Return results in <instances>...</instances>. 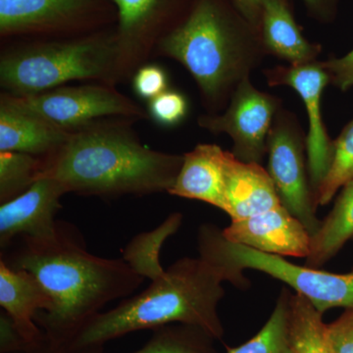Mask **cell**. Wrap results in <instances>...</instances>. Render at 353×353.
Returning <instances> with one entry per match:
<instances>
[{"label":"cell","instance_id":"cell-22","mask_svg":"<svg viewBox=\"0 0 353 353\" xmlns=\"http://www.w3.org/2000/svg\"><path fill=\"white\" fill-rule=\"evenodd\" d=\"M214 339L205 331L190 325L172 324L154 330L150 340L132 353H218ZM81 353H103L95 347Z\"/></svg>","mask_w":353,"mask_h":353},{"label":"cell","instance_id":"cell-2","mask_svg":"<svg viewBox=\"0 0 353 353\" xmlns=\"http://www.w3.org/2000/svg\"><path fill=\"white\" fill-rule=\"evenodd\" d=\"M128 118L97 120L72 131L61 148L41 158L43 176L60 183L66 194L115 197L168 192L183 155L143 145Z\"/></svg>","mask_w":353,"mask_h":353},{"label":"cell","instance_id":"cell-14","mask_svg":"<svg viewBox=\"0 0 353 353\" xmlns=\"http://www.w3.org/2000/svg\"><path fill=\"white\" fill-rule=\"evenodd\" d=\"M66 194L60 183L41 176L31 188L0 206V248L18 236L46 238L55 233L60 199Z\"/></svg>","mask_w":353,"mask_h":353},{"label":"cell","instance_id":"cell-10","mask_svg":"<svg viewBox=\"0 0 353 353\" xmlns=\"http://www.w3.org/2000/svg\"><path fill=\"white\" fill-rule=\"evenodd\" d=\"M11 97L22 108L69 132L105 118L139 121L150 116L116 85L105 83L67 85L38 94Z\"/></svg>","mask_w":353,"mask_h":353},{"label":"cell","instance_id":"cell-21","mask_svg":"<svg viewBox=\"0 0 353 353\" xmlns=\"http://www.w3.org/2000/svg\"><path fill=\"white\" fill-rule=\"evenodd\" d=\"M323 314L299 294H290V340L292 353H331Z\"/></svg>","mask_w":353,"mask_h":353},{"label":"cell","instance_id":"cell-17","mask_svg":"<svg viewBox=\"0 0 353 353\" xmlns=\"http://www.w3.org/2000/svg\"><path fill=\"white\" fill-rule=\"evenodd\" d=\"M50 296L32 274L0 261V305L27 343H41L46 334L36 323L39 311L51 307Z\"/></svg>","mask_w":353,"mask_h":353},{"label":"cell","instance_id":"cell-16","mask_svg":"<svg viewBox=\"0 0 353 353\" xmlns=\"http://www.w3.org/2000/svg\"><path fill=\"white\" fill-rule=\"evenodd\" d=\"M226 152L219 145L201 143L185 153L181 170L168 194L205 202L224 211Z\"/></svg>","mask_w":353,"mask_h":353},{"label":"cell","instance_id":"cell-6","mask_svg":"<svg viewBox=\"0 0 353 353\" xmlns=\"http://www.w3.org/2000/svg\"><path fill=\"white\" fill-rule=\"evenodd\" d=\"M197 243L199 256L220 274L224 282L239 289L250 287V281L243 276V271L250 269L290 285L322 314L330 309L353 307V270L336 274L307 265L301 266L280 255L231 243L223 236L222 230L212 224L199 227Z\"/></svg>","mask_w":353,"mask_h":353},{"label":"cell","instance_id":"cell-27","mask_svg":"<svg viewBox=\"0 0 353 353\" xmlns=\"http://www.w3.org/2000/svg\"><path fill=\"white\" fill-rule=\"evenodd\" d=\"M188 112L187 97L178 90H165L148 103V115L161 126L173 127L181 124Z\"/></svg>","mask_w":353,"mask_h":353},{"label":"cell","instance_id":"cell-24","mask_svg":"<svg viewBox=\"0 0 353 353\" xmlns=\"http://www.w3.org/2000/svg\"><path fill=\"white\" fill-rule=\"evenodd\" d=\"M183 216L174 213L162 226L152 233L139 234L127 246L123 259L143 277L154 279L164 271L159 263L160 248L182 224Z\"/></svg>","mask_w":353,"mask_h":353},{"label":"cell","instance_id":"cell-7","mask_svg":"<svg viewBox=\"0 0 353 353\" xmlns=\"http://www.w3.org/2000/svg\"><path fill=\"white\" fill-rule=\"evenodd\" d=\"M112 0H0V39H65L116 27Z\"/></svg>","mask_w":353,"mask_h":353},{"label":"cell","instance_id":"cell-5","mask_svg":"<svg viewBox=\"0 0 353 353\" xmlns=\"http://www.w3.org/2000/svg\"><path fill=\"white\" fill-rule=\"evenodd\" d=\"M75 81L119 83L116 27L75 38L1 41L4 94L28 97Z\"/></svg>","mask_w":353,"mask_h":353},{"label":"cell","instance_id":"cell-11","mask_svg":"<svg viewBox=\"0 0 353 353\" xmlns=\"http://www.w3.org/2000/svg\"><path fill=\"white\" fill-rule=\"evenodd\" d=\"M282 101L262 92L250 79L234 90L224 111L202 114L197 124L211 134H225L233 141L232 153L245 163L261 164L267 155V141Z\"/></svg>","mask_w":353,"mask_h":353},{"label":"cell","instance_id":"cell-34","mask_svg":"<svg viewBox=\"0 0 353 353\" xmlns=\"http://www.w3.org/2000/svg\"><path fill=\"white\" fill-rule=\"evenodd\" d=\"M353 241V240H352Z\"/></svg>","mask_w":353,"mask_h":353},{"label":"cell","instance_id":"cell-18","mask_svg":"<svg viewBox=\"0 0 353 353\" xmlns=\"http://www.w3.org/2000/svg\"><path fill=\"white\" fill-rule=\"evenodd\" d=\"M225 174L224 212L232 220L243 219L282 205L275 185L261 164L245 163L227 152Z\"/></svg>","mask_w":353,"mask_h":353},{"label":"cell","instance_id":"cell-15","mask_svg":"<svg viewBox=\"0 0 353 353\" xmlns=\"http://www.w3.org/2000/svg\"><path fill=\"white\" fill-rule=\"evenodd\" d=\"M70 134L71 132L22 108L10 94H0V152H21L46 158L61 148Z\"/></svg>","mask_w":353,"mask_h":353},{"label":"cell","instance_id":"cell-26","mask_svg":"<svg viewBox=\"0 0 353 353\" xmlns=\"http://www.w3.org/2000/svg\"><path fill=\"white\" fill-rule=\"evenodd\" d=\"M353 179V119L334 139L331 163L315 194L317 208L328 205Z\"/></svg>","mask_w":353,"mask_h":353},{"label":"cell","instance_id":"cell-28","mask_svg":"<svg viewBox=\"0 0 353 353\" xmlns=\"http://www.w3.org/2000/svg\"><path fill=\"white\" fill-rule=\"evenodd\" d=\"M132 88L141 99L150 101L168 90V76L163 68L155 64H145L132 78Z\"/></svg>","mask_w":353,"mask_h":353},{"label":"cell","instance_id":"cell-30","mask_svg":"<svg viewBox=\"0 0 353 353\" xmlns=\"http://www.w3.org/2000/svg\"><path fill=\"white\" fill-rule=\"evenodd\" d=\"M330 79V85L341 92H347L353 88V48L341 57H332L321 61Z\"/></svg>","mask_w":353,"mask_h":353},{"label":"cell","instance_id":"cell-9","mask_svg":"<svg viewBox=\"0 0 353 353\" xmlns=\"http://www.w3.org/2000/svg\"><path fill=\"white\" fill-rule=\"evenodd\" d=\"M117 9L116 38L119 83L132 78L155 57L158 46L175 31L196 0H112Z\"/></svg>","mask_w":353,"mask_h":353},{"label":"cell","instance_id":"cell-3","mask_svg":"<svg viewBox=\"0 0 353 353\" xmlns=\"http://www.w3.org/2000/svg\"><path fill=\"white\" fill-rule=\"evenodd\" d=\"M157 57L183 65L196 83L206 113L218 114L268 53L259 30L232 0H196L187 19L158 46Z\"/></svg>","mask_w":353,"mask_h":353},{"label":"cell","instance_id":"cell-12","mask_svg":"<svg viewBox=\"0 0 353 353\" xmlns=\"http://www.w3.org/2000/svg\"><path fill=\"white\" fill-rule=\"evenodd\" d=\"M270 87H289L306 108L308 170L314 199L331 163L334 141L330 138L322 114V97L330 79L321 61L299 65H277L263 72ZM316 203V202H315Z\"/></svg>","mask_w":353,"mask_h":353},{"label":"cell","instance_id":"cell-19","mask_svg":"<svg viewBox=\"0 0 353 353\" xmlns=\"http://www.w3.org/2000/svg\"><path fill=\"white\" fill-rule=\"evenodd\" d=\"M259 34L268 55L290 65L317 61L321 44L309 41L297 24L292 0H269L260 20Z\"/></svg>","mask_w":353,"mask_h":353},{"label":"cell","instance_id":"cell-1","mask_svg":"<svg viewBox=\"0 0 353 353\" xmlns=\"http://www.w3.org/2000/svg\"><path fill=\"white\" fill-rule=\"evenodd\" d=\"M0 261L32 274L50 296L51 307L36 323L60 352L106 304L126 299L145 277L124 259H102L88 252L76 227L57 221L46 238L18 236L1 248Z\"/></svg>","mask_w":353,"mask_h":353},{"label":"cell","instance_id":"cell-31","mask_svg":"<svg viewBox=\"0 0 353 353\" xmlns=\"http://www.w3.org/2000/svg\"><path fill=\"white\" fill-rule=\"evenodd\" d=\"M309 17L321 24H330L336 19L341 0H301Z\"/></svg>","mask_w":353,"mask_h":353},{"label":"cell","instance_id":"cell-25","mask_svg":"<svg viewBox=\"0 0 353 353\" xmlns=\"http://www.w3.org/2000/svg\"><path fill=\"white\" fill-rule=\"evenodd\" d=\"M43 159L26 153L0 152V203L19 196L43 176Z\"/></svg>","mask_w":353,"mask_h":353},{"label":"cell","instance_id":"cell-23","mask_svg":"<svg viewBox=\"0 0 353 353\" xmlns=\"http://www.w3.org/2000/svg\"><path fill=\"white\" fill-rule=\"evenodd\" d=\"M290 294L281 290L273 312L261 330L250 341L227 353H292L290 340Z\"/></svg>","mask_w":353,"mask_h":353},{"label":"cell","instance_id":"cell-33","mask_svg":"<svg viewBox=\"0 0 353 353\" xmlns=\"http://www.w3.org/2000/svg\"><path fill=\"white\" fill-rule=\"evenodd\" d=\"M7 353H61L57 348L53 347L48 341V338H44L43 341L38 345H32V347L26 348V350H18V352H7Z\"/></svg>","mask_w":353,"mask_h":353},{"label":"cell","instance_id":"cell-4","mask_svg":"<svg viewBox=\"0 0 353 353\" xmlns=\"http://www.w3.org/2000/svg\"><path fill=\"white\" fill-rule=\"evenodd\" d=\"M223 282L220 274L201 256L176 260L141 294L94 316L63 353L104 347L125 334L172 324L197 327L215 341H222L225 330L218 306L225 296Z\"/></svg>","mask_w":353,"mask_h":353},{"label":"cell","instance_id":"cell-20","mask_svg":"<svg viewBox=\"0 0 353 353\" xmlns=\"http://www.w3.org/2000/svg\"><path fill=\"white\" fill-rule=\"evenodd\" d=\"M353 240V179L339 192L333 208L322 220L319 231L311 240L306 265L319 268L328 263Z\"/></svg>","mask_w":353,"mask_h":353},{"label":"cell","instance_id":"cell-13","mask_svg":"<svg viewBox=\"0 0 353 353\" xmlns=\"http://www.w3.org/2000/svg\"><path fill=\"white\" fill-rule=\"evenodd\" d=\"M222 234L231 243L259 252L305 259L312 240L303 223L283 204L260 214L232 220Z\"/></svg>","mask_w":353,"mask_h":353},{"label":"cell","instance_id":"cell-8","mask_svg":"<svg viewBox=\"0 0 353 353\" xmlns=\"http://www.w3.org/2000/svg\"><path fill=\"white\" fill-rule=\"evenodd\" d=\"M268 172L281 202L314 236L322 220L308 170L306 134L296 114L281 108L274 119L267 141Z\"/></svg>","mask_w":353,"mask_h":353},{"label":"cell","instance_id":"cell-32","mask_svg":"<svg viewBox=\"0 0 353 353\" xmlns=\"http://www.w3.org/2000/svg\"><path fill=\"white\" fill-rule=\"evenodd\" d=\"M269 0H232L234 6L243 16L245 19L250 23L259 31L260 20H261L262 13H263L264 7Z\"/></svg>","mask_w":353,"mask_h":353},{"label":"cell","instance_id":"cell-29","mask_svg":"<svg viewBox=\"0 0 353 353\" xmlns=\"http://www.w3.org/2000/svg\"><path fill=\"white\" fill-rule=\"evenodd\" d=\"M326 341L331 353H353V307L345 309L334 321L326 324Z\"/></svg>","mask_w":353,"mask_h":353}]
</instances>
